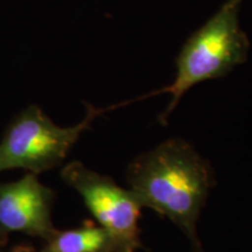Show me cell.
I'll return each instance as SVG.
<instances>
[{
  "label": "cell",
  "mask_w": 252,
  "mask_h": 252,
  "mask_svg": "<svg viewBox=\"0 0 252 252\" xmlns=\"http://www.w3.org/2000/svg\"><path fill=\"white\" fill-rule=\"evenodd\" d=\"M127 182L143 208L175 223L197 250V220L214 186L209 163L188 143L171 139L128 166Z\"/></svg>",
  "instance_id": "obj_1"
},
{
  "label": "cell",
  "mask_w": 252,
  "mask_h": 252,
  "mask_svg": "<svg viewBox=\"0 0 252 252\" xmlns=\"http://www.w3.org/2000/svg\"><path fill=\"white\" fill-rule=\"evenodd\" d=\"M243 0H224L220 8L188 37L176 58L174 81L159 93L171 100L159 122L166 124L182 96L201 82L228 75L247 61L250 42L241 26Z\"/></svg>",
  "instance_id": "obj_2"
},
{
  "label": "cell",
  "mask_w": 252,
  "mask_h": 252,
  "mask_svg": "<svg viewBox=\"0 0 252 252\" xmlns=\"http://www.w3.org/2000/svg\"><path fill=\"white\" fill-rule=\"evenodd\" d=\"M104 111L88 105L86 117L78 124L62 127L35 104L27 106L9 123L0 140V173L24 169L40 174L60 166L81 134Z\"/></svg>",
  "instance_id": "obj_3"
},
{
  "label": "cell",
  "mask_w": 252,
  "mask_h": 252,
  "mask_svg": "<svg viewBox=\"0 0 252 252\" xmlns=\"http://www.w3.org/2000/svg\"><path fill=\"white\" fill-rule=\"evenodd\" d=\"M61 178L80 194L98 224L109 232L116 251L134 252L141 248L138 220L143 206L131 189L126 190L80 161L67 163Z\"/></svg>",
  "instance_id": "obj_4"
},
{
  "label": "cell",
  "mask_w": 252,
  "mask_h": 252,
  "mask_svg": "<svg viewBox=\"0 0 252 252\" xmlns=\"http://www.w3.org/2000/svg\"><path fill=\"white\" fill-rule=\"evenodd\" d=\"M55 194L27 172L17 181L0 185V231L24 232L48 239L56 231L52 220Z\"/></svg>",
  "instance_id": "obj_5"
},
{
  "label": "cell",
  "mask_w": 252,
  "mask_h": 252,
  "mask_svg": "<svg viewBox=\"0 0 252 252\" xmlns=\"http://www.w3.org/2000/svg\"><path fill=\"white\" fill-rule=\"evenodd\" d=\"M43 252H117L103 226L87 222L77 229L56 231L47 239Z\"/></svg>",
  "instance_id": "obj_6"
},
{
  "label": "cell",
  "mask_w": 252,
  "mask_h": 252,
  "mask_svg": "<svg viewBox=\"0 0 252 252\" xmlns=\"http://www.w3.org/2000/svg\"><path fill=\"white\" fill-rule=\"evenodd\" d=\"M15 252H30V251H27V250H19V251H15Z\"/></svg>",
  "instance_id": "obj_7"
}]
</instances>
